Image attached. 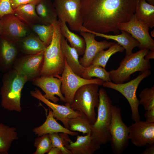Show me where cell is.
<instances>
[{
    "mask_svg": "<svg viewBox=\"0 0 154 154\" xmlns=\"http://www.w3.org/2000/svg\"><path fill=\"white\" fill-rule=\"evenodd\" d=\"M138 0H81L83 26L93 32L119 34L118 25L129 21Z\"/></svg>",
    "mask_w": 154,
    "mask_h": 154,
    "instance_id": "obj_1",
    "label": "cell"
},
{
    "mask_svg": "<svg viewBox=\"0 0 154 154\" xmlns=\"http://www.w3.org/2000/svg\"><path fill=\"white\" fill-rule=\"evenodd\" d=\"M27 81L25 77L13 69L4 73L0 92L3 108L9 111H21V91Z\"/></svg>",
    "mask_w": 154,
    "mask_h": 154,
    "instance_id": "obj_2",
    "label": "cell"
},
{
    "mask_svg": "<svg viewBox=\"0 0 154 154\" xmlns=\"http://www.w3.org/2000/svg\"><path fill=\"white\" fill-rule=\"evenodd\" d=\"M54 31L52 40L44 52L43 67L40 76L58 78L63 72L65 60L60 47L61 32L60 22L53 23Z\"/></svg>",
    "mask_w": 154,
    "mask_h": 154,
    "instance_id": "obj_3",
    "label": "cell"
},
{
    "mask_svg": "<svg viewBox=\"0 0 154 154\" xmlns=\"http://www.w3.org/2000/svg\"><path fill=\"white\" fill-rule=\"evenodd\" d=\"M99 93L97 116L94 123L92 125L90 135L93 140L101 146L111 140L110 128L112 102L104 89L101 88Z\"/></svg>",
    "mask_w": 154,
    "mask_h": 154,
    "instance_id": "obj_4",
    "label": "cell"
},
{
    "mask_svg": "<svg viewBox=\"0 0 154 154\" xmlns=\"http://www.w3.org/2000/svg\"><path fill=\"white\" fill-rule=\"evenodd\" d=\"M149 50L147 48L140 49L135 53L125 55L119 67L109 72L111 81L117 84L123 83L128 80L131 75L136 72L142 73L150 69L151 65L149 60L144 58Z\"/></svg>",
    "mask_w": 154,
    "mask_h": 154,
    "instance_id": "obj_5",
    "label": "cell"
},
{
    "mask_svg": "<svg viewBox=\"0 0 154 154\" xmlns=\"http://www.w3.org/2000/svg\"><path fill=\"white\" fill-rule=\"evenodd\" d=\"M99 85L94 83L84 85L76 92L70 107L85 115L92 124L96 119L95 108L99 104Z\"/></svg>",
    "mask_w": 154,
    "mask_h": 154,
    "instance_id": "obj_6",
    "label": "cell"
},
{
    "mask_svg": "<svg viewBox=\"0 0 154 154\" xmlns=\"http://www.w3.org/2000/svg\"><path fill=\"white\" fill-rule=\"evenodd\" d=\"M151 74V71L148 70L142 72L135 78L125 83L117 84L112 82L105 81L102 85L104 87L117 91L125 97L129 104L132 112V119L135 122L141 120L138 110L140 104L136 96L137 90L142 81L149 76Z\"/></svg>",
    "mask_w": 154,
    "mask_h": 154,
    "instance_id": "obj_7",
    "label": "cell"
},
{
    "mask_svg": "<svg viewBox=\"0 0 154 154\" xmlns=\"http://www.w3.org/2000/svg\"><path fill=\"white\" fill-rule=\"evenodd\" d=\"M111 113L110 128L111 148L114 154H121L128 145L129 128L122 120L120 108L112 105Z\"/></svg>",
    "mask_w": 154,
    "mask_h": 154,
    "instance_id": "obj_8",
    "label": "cell"
},
{
    "mask_svg": "<svg viewBox=\"0 0 154 154\" xmlns=\"http://www.w3.org/2000/svg\"><path fill=\"white\" fill-rule=\"evenodd\" d=\"M81 0H53L58 20L67 23L72 31L79 32L83 27L80 13Z\"/></svg>",
    "mask_w": 154,
    "mask_h": 154,
    "instance_id": "obj_9",
    "label": "cell"
},
{
    "mask_svg": "<svg viewBox=\"0 0 154 154\" xmlns=\"http://www.w3.org/2000/svg\"><path fill=\"white\" fill-rule=\"evenodd\" d=\"M64 69L61 76L58 78L61 82V91L66 100L65 105L70 107L74 95L78 90L82 86L94 83L99 86L102 85L104 81L99 78L87 79L74 73L68 66L66 60Z\"/></svg>",
    "mask_w": 154,
    "mask_h": 154,
    "instance_id": "obj_10",
    "label": "cell"
},
{
    "mask_svg": "<svg viewBox=\"0 0 154 154\" xmlns=\"http://www.w3.org/2000/svg\"><path fill=\"white\" fill-rule=\"evenodd\" d=\"M44 52L34 54H25L17 58L12 69L25 77L28 81H33L40 76L43 67Z\"/></svg>",
    "mask_w": 154,
    "mask_h": 154,
    "instance_id": "obj_11",
    "label": "cell"
},
{
    "mask_svg": "<svg viewBox=\"0 0 154 154\" xmlns=\"http://www.w3.org/2000/svg\"><path fill=\"white\" fill-rule=\"evenodd\" d=\"M0 35L16 43L28 35L29 28L14 14L5 15L0 18Z\"/></svg>",
    "mask_w": 154,
    "mask_h": 154,
    "instance_id": "obj_12",
    "label": "cell"
},
{
    "mask_svg": "<svg viewBox=\"0 0 154 154\" xmlns=\"http://www.w3.org/2000/svg\"><path fill=\"white\" fill-rule=\"evenodd\" d=\"M118 28L120 31L127 32L137 40L139 43L138 47L140 49H154V41L149 33V27L138 20L134 14L129 21L119 24Z\"/></svg>",
    "mask_w": 154,
    "mask_h": 154,
    "instance_id": "obj_13",
    "label": "cell"
},
{
    "mask_svg": "<svg viewBox=\"0 0 154 154\" xmlns=\"http://www.w3.org/2000/svg\"><path fill=\"white\" fill-rule=\"evenodd\" d=\"M129 138L137 147H144L154 143V123L139 120L129 127Z\"/></svg>",
    "mask_w": 154,
    "mask_h": 154,
    "instance_id": "obj_14",
    "label": "cell"
},
{
    "mask_svg": "<svg viewBox=\"0 0 154 154\" xmlns=\"http://www.w3.org/2000/svg\"><path fill=\"white\" fill-rule=\"evenodd\" d=\"M79 32L84 39L86 44L83 56L79 59L80 64L85 68L92 64L94 59L100 52L108 48L115 42L106 40L98 41L95 39L96 36L94 34L86 31Z\"/></svg>",
    "mask_w": 154,
    "mask_h": 154,
    "instance_id": "obj_15",
    "label": "cell"
},
{
    "mask_svg": "<svg viewBox=\"0 0 154 154\" xmlns=\"http://www.w3.org/2000/svg\"><path fill=\"white\" fill-rule=\"evenodd\" d=\"M30 94L31 96L42 102L51 109L54 118H56V120L61 121L64 127L68 129L69 119L77 117L81 115L80 113L74 110L68 105H59L50 101L46 98L37 88L31 91Z\"/></svg>",
    "mask_w": 154,
    "mask_h": 154,
    "instance_id": "obj_16",
    "label": "cell"
},
{
    "mask_svg": "<svg viewBox=\"0 0 154 154\" xmlns=\"http://www.w3.org/2000/svg\"><path fill=\"white\" fill-rule=\"evenodd\" d=\"M60 134L64 140L65 147L72 154H92L100 148V145L93 140L90 134L84 136L78 135L75 142L70 139L68 134Z\"/></svg>",
    "mask_w": 154,
    "mask_h": 154,
    "instance_id": "obj_17",
    "label": "cell"
},
{
    "mask_svg": "<svg viewBox=\"0 0 154 154\" xmlns=\"http://www.w3.org/2000/svg\"><path fill=\"white\" fill-rule=\"evenodd\" d=\"M33 84L40 88L45 93L43 96L46 99L57 103L59 99L66 102L65 98L61 91V82L60 80L54 77L40 76L32 81Z\"/></svg>",
    "mask_w": 154,
    "mask_h": 154,
    "instance_id": "obj_18",
    "label": "cell"
},
{
    "mask_svg": "<svg viewBox=\"0 0 154 154\" xmlns=\"http://www.w3.org/2000/svg\"><path fill=\"white\" fill-rule=\"evenodd\" d=\"M18 54L16 43L0 36V71L4 73L12 69Z\"/></svg>",
    "mask_w": 154,
    "mask_h": 154,
    "instance_id": "obj_19",
    "label": "cell"
},
{
    "mask_svg": "<svg viewBox=\"0 0 154 154\" xmlns=\"http://www.w3.org/2000/svg\"><path fill=\"white\" fill-rule=\"evenodd\" d=\"M120 31L121 33L120 34L111 35L93 32L87 30L83 27L80 31L93 33L96 37L104 38L107 40H114L124 48L125 50L126 55H129L132 53V50L134 48L138 46L139 43L127 32L123 30Z\"/></svg>",
    "mask_w": 154,
    "mask_h": 154,
    "instance_id": "obj_20",
    "label": "cell"
},
{
    "mask_svg": "<svg viewBox=\"0 0 154 154\" xmlns=\"http://www.w3.org/2000/svg\"><path fill=\"white\" fill-rule=\"evenodd\" d=\"M33 131L39 137L52 133H63L72 136L78 135V133L71 131L58 123L53 117L50 109L44 123L40 126L35 128Z\"/></svg>",
    "mask_w": 154,
    "mask_h": 154,
    "instance_id": "obj_21",
    "label": "cell"
},
{
    "mask_svg": "<svg viewBox=\"0 0 154 154\" xmlns=\"http://www.w3.org/2000/svg\"><path fill=\"white\" fill-rule=\"evenodd\" d=\"M60 47L62 53L68 66L74 73L81 77L85 68L79 62V55L77 51L68 44L67 40L62 35Z\"/></svg>",
    "mask_w": 154,
    "mask_h": 154,
    "instance_id": "obj_22",
    "label": "cell"
},
{
    "mask_svg": "<svg viewBox=\"0 0 154 154\" xmlns=\"http://www.w3.org/2000/svg\"><path fill=\"white\" fill-rule=\"evenodd\" d=\"M16 43L25 54H37L44 51L47 47L37 35L33 34L28 35Z\"/></svg>",
    "mask_w": 154,
    "mask_h": 154,
    "instance_id": "obj_23",
    "label": "cell"
},
{
    "mask_svg": "<svg viewBox=\"0 0 154 154\" xmlns=\"http://www.w3.org/2000/svg\"><path fill=\"white\" fill-rule=\"evenodd\" d=\"M35 10L42 24L50 25L58 20L56 9L51 0H41L36 5Z\"/></svg>",
    "mask_w": 154,
    "mask_h": 154,
    "instance_id": "obj_24",
    "label": "cell"
},
{
    "mask_svg": "<svg viewBox=\"0 0 154 154\" xmlns=\"http://www.w3.org/2000/svg\"><path fill=\"white\" fill-rule=\"evenodd\" d=\"M134 14L138 20L152 28L154 26V6L145 0H138Z\"/></svg>",
    "mask_w": 154,
    "mask_h": 154,
    "instance_id": "obj_25",
    "label": "cell"
},
{
    "mask_svg": "<svg viewBox=\"0 0 154 154\" xmlns=\"http://www.w3.org/2000/svg\"><path fill=\"white\" fill-rule=\"evenodd\" d=\"M36 5L27 4L20 5L13 9L14 14L25 24H41L35 10Z\"/></svg>",
    "mask_w": 154,
    "mask_h": 154,
    "instance_id": "obj_26",
    "label": "cell"
},
{
    "mask_svg": "<svg viewBox=\"0 0 154 154\" xmlns=\"http://www.w3.org/2000/svg\"><path fill=\"white\" fill-rule=\"evenodd\" d=\"M18 139L15 127L0 123V154H7L13 142Z\"/></svg>",
    "mask_w": 154,
    "mask_h": 154,
    "instance_id": "obj_27",
    "label": "cell"
},
{
    "mask_svg": "<svg viewBox=\"0 0 154 154\" xmlns=\"http://www.w3.org/2000/svg\"><path fill=\"white\" fill-rule=\"evenodd\" d=\"M59 22L62 35L66 38L70 46L76 49L79 55H83L86 47L84 38L71 31L67 26L66 23Z\"/></svg>",
    "mask_w": 154,
    "mask_h": 154,
    "instance_id": "obj_28",
    "label": "cell"
},
{
    "mask_svg": "<svg viewBox=\"0 0 154 154\" xmlns=\"http://www.w3.org/2000/svg\"><path fill=\"white\" fill-rule=\"evenodd\" d=\"M25 24L36 33L46 46L50 44L52 40L54 33L53 23L48 25L29 23Z\"/></svg>",
    "mask_w": 154,
    "mask_h": 154,
    "instance_id": "obj_29",
    "label": "cell"
},
{
    "mask_svg": "<svg viewBox=\"0 0 154 154\" xmlns=\"http://www.w3.org/2000/svg\"><path fill=\"white\" fill-rule=\"evenodd\" d=\"M106 50H102L96 56L92 64L100 66L105 68L106 64L110 57L117 52H122L124 48L117 43H114Z\"/></svg>",
    "mask_w": 154,
    "mask_h": 154,
    "instance_id": "obj_30",
    "label": "cell"
},
{
    "mask_svg": "<svg viewBox=\"0 0 154 154\" xmlns=\"http://www.w3.org/2000/svg\"><path fill=\"white\" fill-rule=\"evenodd\" d=\"M68 123L69 129L71 131H78L86 135L91 134L92 124L82 113L77 117L69 119Z\"/></svg>",
    "mask_w": 154,
    "mask_h": 154,
    "instance_id": "obj_31",
    "label": "cell"
},
{
    "mask_svg": "<svg viewBox=\"0 0 154 154\" xmlns=\"http://www.w3.org/2000/svg\"><path fill=\"white\" fill-rule=\"evenodd\" d=\"M94 77L100 78L104 82H112L109 72L100 66L92 64L85 68L81 77L87 79H91Z\"/></svg>",
    "mask_w": 154,
    "mask_h": 154,
    "instance_id": "obj_32",
    "label": "cell"
},
{
    "mask_svg": "<svg viewBox=\"0 0 154 154\" xmlns=\"http://www.w3.org/2000/svg\"><path fill=\"white\" fill-rule=\"evenodd\" d=\"M140 104L142 105L145 110L154 108V86L151 88H145L139 95Z\"/></svg>",
    "mask_w": 154,
    "mask_h": 154,
    "instance_id": "obj_33",
    "label": "cell"
},
{
    "mask_svg": "<svg viewBox=\"0 0 154 154\" xmlns=\"http://www.w3.org/2000/svg\"><path fill=\"white\" fill-rule=\"evenodd\" d=\"M36 138L34 145L36 147L35 154H44L48 153L52 147L51 140L48 134H46Z\"/></svg>",
    "mask_w": 154,
    "mask_h": 154,
    "instance_id": "obj_34",
    "label": "cell"
},
{
    "mask_svg": "<svg viewBox=\"0 0 154 154\" xmlns=\"http://www.w3.org/2000/svg\"><path fill=\"white\" fill-rule=\"evenodd\" d=\"M48 134L52 147H56L60 149L62 154H72L70 151L65 147L64 140L60 134L52 133Z\"/></svg>",
    "mask_w": 154,
    "mask_h": 154,
    "instance_id": "obj_35",
    "label": "cell"
},
{
    "mask_svg": "<svg viewBox=\"0 0 154 154\" xmlns=\"http://www.w3.org/2000/svg\"><path fill=\"white\" fill-rule=\"evenodd\" d=\"M14 14L9 0H0V18L5 15Z\"/></svg>",
    "mask_w": 154,
    "mask_h": 154,
    "instance_id": "obj_36",
    "label": "cell"
},
{
    "mask_svg": "<svg viewBox=\"0 0 154 154\" xmlns=\"http://www.w3.org/2000/svg\"><path fill=\"white\" fill-rule=\"evenodd\" d=\"M41 0H9L10 4L13 9L22 5L34 4L36 5Z\"/></svg>",
    "mask_w": 154,
    "mask_h": 154,
    "instance_id": "obj_37",
    "label": "cell"
},
{
    "mask_svg": "<svg viewBox=\"0 0 154 154\" xmlns=\"http://www.w3.org/2000/svg\"><path fill=\"white\" fill-rule=\"evenodd\" d=\"M144 117L146 121L154 123V108L149 110H146L144 114Z\"/></svg>",
    "mask_w": 154,
    "mask_h": 154,
    "instance_id": "obj_38",
    "label": "cell"
},
{
    "mask_svg": "<svg viewBox=\"0 0 154 154\" xmlns=\"http://www.w3.org/2000/svg\"><path fill=\"white\" fill-rule=\"evenodd\" d=\"M150 144V146L147 148L142 154H154V144Z\"/></svg>",
    "mask_w": 154,
    "mask_h": 154,
    "instance_id": "obj_39",
    "label": "cell"
},
{
    "mask_svg": "<svg viewBox=\"0 0 154 154\" xmlns=\"http://www.w3.org/2000/svg\"><path fill=\"white\" fill-rule=\"evenodd\" d=\"M47 153L48 154H62L61 150L56 147H52Z\"/></svg>",
    "mask_w": 154,
    "mask_h": 154,
    "instance_id": "obj_40",
    "label": "cell"
},
{
    "mask_svg": "<svg viewBox=\"0 0 154 154\" xmlns=\"http://www.w3.org/2000/svg\"><path fill=\"white\" fill-rule=\"evenodd\" d=\"M145 59L149 60L154 58V49L150 50L145 56Z\"/></svg>",
    "mask_w": 154,
    "mask_h": 154,
    "instance_id": "obj_41",
    "label": "cell"
},
{
    "mask_svg": "<svg viewBox=\"0 0 154 154\" xmlns=\"http://www.w3.org/2000/svg\"><path fill=\"white\" fill-rule=\"evenodd\" d=\"M148 3L154 5V0H146Z\"/></svg>",
    "mask_w": 154,
    "mask_h": 154,
    "instance_id": "obj_42",
    "label": "cell"
},
{
    "mask_svg": "<svg viewBox=\"0 0 154 154\" xmlns=\"http://www.w3.org/2000/svg\"><path fill=\"white\" fill-rule=\"evenodd\" d=\"M151 36L152 37H154V31L153 30L151 31Z\"/></svg>",
    "mask_w": 154,
    "mask_h": 154,
    "instance_id": "obj_43",
    "label": "cell"
},
{
    "mask_svg": "<svg viewBox=\"0 0 154 154\" xmlns=\"http://www.w3.org/2000/svg\"><path fill=\"white\" fill-rule=\"evenodd\" d=\"M1 29H0V35Z\"/></svg>",
    "mask_w": 154,
    "mask_h": 154,
    "instance_id": "obj_44",
    "label": "cell"
}]
</instances>
